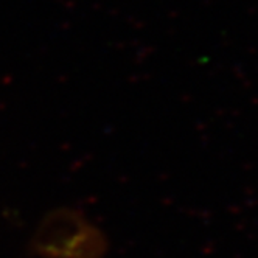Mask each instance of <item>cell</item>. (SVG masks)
I'll return each instance as SVG.
<instances>
[{"mask_svg": "<svg viewBox=\"0 0 258 258\" xmlns=\"http://www.w3.org/2000/svg\"><path fill=\"white\" fill-rule=\"evenodd\" d=\"M24 249L28 258H107L109 236L86 209L58 204L34 221Z\"/></svg>", "mask_w": 258, "mask_h": 258, "instance_id": "1", "label": "cell"}]
</instances>
